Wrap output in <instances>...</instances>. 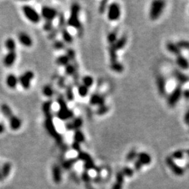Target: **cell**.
<instances>
[{"label": "cell", "mask_w": 189, "mask_h": 189, "mask_svg": "<svg viewBox=\"0 0 189 189\" xmlns=\"http://www.w3.org/2000/svg\"><path fill=\"white\" fill-rule=\"evenodd\" d=\"M138 160L140 162L142 165H148L151 162V158L149 154H148L145 152H142L137 154Z\"/></svg>", "instance_id": "cell-21"}, {"label": "cell", "mask_w": 189, "mask_h": 189, "mask_svg": "<svg viewBox=\"0 0 189 189\" xmlns=\"http://www.w3.org/2000/svg\"><path fill=\"white\" fill-rule=\"evenodd\" d=\"M90 104L91 105H97L98 107L103 106L105 104V97L99 93H94L91 95L90 99Z\"/></svg>", "instance_id": "cell-14"}, {"label": "cell", "mask_w": 189, "mask_h": 189, "mask_svg": "<svg viewBox=\"0 0 189 189\" xmlns=\"http://www.w3.org/2000/svg\"><path fill=\"white\" fill-rule=\"evenodd\" d=\"M78 94L81 97H85L88 95L89 92V88L86 87V86L82 85H79L78 87Z\"/></svg>", "instance_id": "cell-34"}, {"label": "cell", "mask_w": 189, "mask_h": 189, "mask_svg": "<svg viewBox=\"0 0 189 189\" xmlns=\"http://www.w3.org/2000/svg\"><path fill=\"white\" fill-rule=\"evenodd\" d=\"M0 110H1V112L2 113L3 115H4V116L6 117V119H8L9 118H11L14 115V113L11 110V108L8 104L6 103L2 104L1 106H0Z\"/></svg>", "instance_id": "cell-20"}, {"label": "cell", "mask_w": 189, "mask_h": 189, "mask_svg": "<svg viewBox=\"0 0 189 189\" xmlns=\"http://www.w3.org/2000/svg\"><path fill=\"white\" fill-rule=\"evenodd\" d=\"M18 78L14 74H10L6 78V84L9 88L14 89L18 84Z\"/></svg>", "instance_id": "cell-16"}, {"label": "cell", "mask_w": 189, "mask_h": 189, "mask_svg": "<svg viewBox=\"0 0 189 189\" xmlns=\"http://www.w3.org/2000/svg\"><path fill=\"white\" fill-rule=\"evenodd\" d=\"M44 29L45 31H47V32H51V31H52L53 30L52 22H47V21H46V23L44 25Z\"/></svg>", "instance_id": "cell-49"}, {"label": "cell", "mask_w": 189, "mask_h": 189, "mask_svg": "<svg viewBox=\"0 0 189 189\" xmlns=\"http://www.w3.org/2000/svg\"><path fill=\"white\" fill-rule=\"evenodd\" d=\"M11 165L9 163H5L4 165L2 166V168L1 170V172L2 175L3 176V177H7V176H8L9 173H10L11 171Z\"/></svg>", "instance_id": "cell-36"}, {"label": "cell", "mask_w": 189, "mask_h": 189, "mask_svg": "<svg viewBox=\"0 0 189 189\" xmlns=\"http://www.w3.org/2000/svg\"><path fill=\"white\" fill-rule=\"evenodd\" d=\"M109 54L110 56L111 63H114L117 62V50L114 47V44L109 45Z\"/></svg>", "instance_id": "cell-28"}, {"label": "cell", "mask_w": 189, "mask_h": 189, "mask_svg": "<svg viewBox=\"0 0 189 189\" xmlns=\"http://www.w3.org/2000/svg\"><path fill=\"white\" fill-rule=\"evenodd\" d=\"M51 106L52 102L51 101H47L44 103L42 106V110L46 116L51 115Z\"/></svg>", "instance_id": "cell-32"}, {"label": "cell", "mask_w": 189, "mask_h": 189, "mask_svg": "<svg viewBox=\"0 0 189 189\" xmlns=\"http://www.w3.org/2000/svg\"><path fill=\"white\" fill-rule=\"evenodd\" d=\"M66 55L69 57L70 60H73L75 58V53H74V51H73L72 49H68Z\"/></svg>", "instance_id": "cell-51"}, {"label": "cell", "mask_w": 189, "mask_h": 189, "mask_svg": "<svg viewBox=\"0 0 189 189\" xmlns=\"http://www.w3.org/2000/svg\"><path fill=\"white\" fill-rule=\"evenodd\" d=\"M86 188H87V189H93V188H92L90 184H89V187L88 186H86Z\"/></svg>", "instance_id": "cell-61"}, {"label": "cell", "mask_w": 189, "mask_h": 189, "mask_svg": "<svg viewBox=\"0 0 189 189\" xmlns=\"http://www.w3.org/2000/svg\"><path fill=\"white\" fill-rule=\"evenodd\" d=\"M3 179H4V177H3V176L2 175V172H1V170H0V181H2Z\"/></svg>", "instance_id": "cell-60"}, {"label": "cell", "mask_w": 189, "mask_h": 189, "mask_svg": "<svg viewBox=\"0 0 189 189\" xmlns=\"http://www.w3.org/2000/svg\"><path fill=\"white\" fill-rule=\"evenodd\" d=\"M5 47L9 51H15L16 49V42L13 38H8L5 41Z\"/></svg>", "instance_id": "cell-27"}, {"label": "cell", "mask_w": 189, "mask_h": 189, "mask_svg": "<svg viewBox=\"0 0 189 189\" xmlns=\"http://www.w3.org/2000/svg\"><path fill=\"white\" fill-rule=\"evenodd\" d=\"M41 15L44 18L47 22H52L58 15V11L54 8L48 7V6H44L42 8Z\"/></svg>", "instance_id": "cell-9"}, {"label": "cell", "mask_w": 189, "mask_h": 189, "mask_svg": "<svg viewBox=\"0 0 189 189\" xmlns=\"http://www.w3.org/2000/svg\"><path fill=\"white\" fill-rule=\"evenodd\" d=\"M184 122L186 125H189V110L186 113L184 116Z\"/></svg>", "instance_id": "cell-55"}, {"label": "cell", "mask_w": 189, "mask_h": 189, "mask_svg": "<svg viewBox=\"0 0 189 189\" xmlns=\"http://www.w3.org/2000/svg\"><path fill=\"white\" fill-rule=\"evenodd\" d=\"M176 63L177 64V65L181 68L183 69H188L189 67V63L188 60L186 58L182 56L181 55H179L178 56H176Z\"/></svg>", "instance_id": "cell-18"}, {"label": "cell", "mask_w": 189, "mask_h": 189, "mask_svg": "<svg viewBox=\"0 0 189 189\" xmlns=\"http://www.w3.org/2000/svg\"><path fill=\"white\" fill-rule=\"evenodd\" d=\"M174 76L176 79L178 81V82L180 83L181 85L184 84V83L188 81V77L186 75V74H183L179 70H175L174 72Z\"/></svg>", "instance_id": "cell-22"}, {"label": "cell", "mask_w": 189, "mask_h": 189, "mask_svg": "<svg viewBox=\"0 0 189 189\" xmlns=\"http://www.w3.org/2000/svg\"><path fill=\"white\" fill-rule=\"evenodd\" d=\"M74 142H78V143L81 144L85 141V136L80 130H77V131H75V132H74Z\"/></svg>", "instance_id": "cell-29"}, {"label": "cell", "mask_w": 189, "mask_h": 189, "mask_svg": "<svg viewBox=\"0 0 189 189\" xmlns=\"http://www.w3.org/2000/svg\"><path fill=\"white\" fill-rule=\"evenodd\" d=\"M8 120L9 121V126L12 131H18L22 126V120L19 117L15 116L14 114Z\"/></svg>", "instance_id": "cell-15"}, {"label": "cell", "mask_w": 189, "mask_h": 189, "mask_svg": "<svg viewBox=\"0 0 189 189\" xmlns=\"http://www.w3.org/2000/svg\"><path fill=\"white\" fill-rule=\"evenodd\" d=\"M142 164L139 162V161L137 160V161H136L135 162V170H140L141 168H142Z\"/></svg>", "instance_id": "cell-54"}, {"label": "cell", "mask_w": 189, "mask_h": 189, "mask_svg": "<svg viewBox=\"0 0 189 189\" xmlns=\"http://www.w3.org/2000/svg\"><path fill=\"white\" fill-rule=\"evenodd\" d=\"M108 111H109V107H108L107 105H103V106H100L98 107L97 111H96V114H97V115H104L106 113L108 112Z\"/></svg>", "instance_id": "cell-41"}, {"label": "cell", "mask_w": 189, "mask_h": 189, "mask_svg": "<svg viewBox=\"0 0 189 189\" xmlns=\"http://www.w3.org/2000/svg\"><path fill=\"white\" fill-rule=\"evenodd\" d=\"M42 92H43V94L44 95V96H46V97H51L54 95V90L51 86L46 85V86H44V87L43 88Z\"/></svg>", "instance_id": "cell-31"}, {"label": "cell", "mask_w": 189, "mask_h": 189, "mask_svg": "<svg viewBox=\"0 0 189 189\" xmlns=\"http://www.w3.org/2000/svg\"><path fill=\"white\" fill-rule=\"evenodd\" d=\"M22 11L27 20L32 23H38L41 20V15L35 8L30 5H24Z\"/></svg>", "instance_id": "cell-5"}, {"label": "cell", "mask_w": 189, "mask_h": 189, "mask_svg": "<svg viewBox=\"0 0 189 189\" xmlns=\"http://www.w3.org/2000/svg\"><path fill=\"white\" fill-rule=\"evenodd\" d=\"M127 36L125 35H123L117 39V41L116 42L115 44H114V47L116 49L117 51L120 50V49L123 48L125 47V46L126 45L127 43Z\"/></svg>", "instance_id": "cell-24"}, {"label": "cell", "mask_w": 189, "mask_h": 189, "mask_svg": "<svg viewBox=\"0 0 189 189\" xmlns=\"http://www.w3.org/2000/svg\"><path fill=\"white\" fill-rule=\"evenodd\" d=\"M70 59L67 55H61L60 56H58L56 59V64L60 66H67V64H69L70 63Z\"/></svg>", "instance_id": "cell-26"}, {"label": "cell", "mask_w": 189, "mask_h": 189, "mask_svg": "<svg viewBox=\"0 0 189 189\" xmlns=\"http://www.w3.org/2000/svg\"><path fill=\"white\" fill-rule=\"evenodd\" d=\"M76 161H77V159H74V158H71V159L64 161V162L63 163V168L65 170L70 169L71 167H72L74 165V164L76 163Z\"/></svg>", "instance_id": "cell-38"}, {"label": "cell", "mask_w": 189, "mask_h": 189, "mask_svg": "<svg viewBox=\"0 0 189 189\" xmlns=\"http://www.w3.org/2000/svg\"><path fill=\"white\" fill-rule=\"evenodd\" d=\"M45 127L49 134H50L53 137H54L55 141L57 142V143L61 144L62 142H63V137H62V136L57 132L56 128H55L54 125L53 121L52 115L46 116Z\"/></svg>", "instance_id": "cell-4"}, {"label": "cell", "mask_w": 189, "mask_h": 189, "mask_svg": "<svg viewBox=\"0 0 189 189\" xmlns=\"http://www.w3.org/2000/svg\"><path fill=\"white\" fill-rule=\"evenodd\" d=\"M83 119L81 117H77L75 118L73 120L72 122H69L66 124V129L67 131H77V130H80L83 125Z\"/></svg>", "instance_id": "cell-13"}, {"label": "cell", "mask_w": 189, "mask_h": 189, "mask_svg": "<svg viewBox=\"0 0 189 189\" xmlns=\"http://www.w3.org/2000/svg\"><path fill=\"white\" fill-rule=\"evenodd\" d=\"M108 2L107 1H102L101 2L100 7H99V11H100V14H104V12L106 11V10L108 8Z\"/></svg>", "instance_id": "cell-44"}, {"label": "cell", "mask_w": 189, "mask_h": 189, "mask_svg": "<svg viewBox=\"0 0 189 189\" xmlns=\"http://www.w3.org/2000/svg\"><path fill=\"white\" fill-rule=\"evenodd\" d=\"M17 58V53L15 51H9L3 58V64L7 67L13 66Z\"/></svg>", "instance_id": "cell-10"}, {"label": "cell", "mask_w": 189, "mask_h": 189, "mask_svg": "<svg viewBox=\"0 0 189 189\" xmlns=\"http://www.w3.org/2000/svg\"><path fill=\"white\" fill-rule=\"evenodd\" d=\"M80 6L77 3H74L71 7V11L69 17L67 20V25L69 27L75 28L77 30H81V23L79 20V12H80Z\"/></svg>", "instance_id": "cell-1"}, {"label": "cell", "mask_w": 189, "mask_h": 189, "mask_svg": "<svg viewBox=\"0 0 189 189\" xmlns=\"http://www.w3.org/2000/svg\"><path fill=\"white\" fill-rule=\"evenodd\" d=\"M35 77V74L32 71H26L25 72L21 74L18 78V82H19L21 86L25 90L29 89L31 86V82Z\"/></svg>", "instance_id": "cell-8"}, {"label": "cell", "mask_w": 189, "mask_h": 189, "mask_svg": "<svg viewBox=\"0 0 189 189\" xmlns=\"http://www.w3.org/2000/svg\"><path fill=\"white\" fill-rule=\"evenodd\" d=\"M166 48L167 51L170 53L176 55V56H178V55H179L181 53V49L179 48V46L176 45V44H175V43L173 42H170L167 43L166 45Z\"/></svg>", "instance_id": "cell-19"}, {"label": "cell", "mask_w": 189, "mask_h": 189, "mask_svg": "<svg viewBox=\"0 0 189 189\" xmlns=\"http://www.w3.org/2000/svg\"><path fill=\"white\" fill-rule=\"evenodd\" d=\"M72 148H74V150L76 151H81V147H80V144L78 143V142H74L73 144H72Z\"/></svg>", "instance_id": "cell-53"}, {"label": "cell", "mask_w": 189, "mask_h": 189, "mask_svg": "<svg viewBox=\"0 0 189 189\" xmlns=\"http://www.w3.org/2000/svg\"><path fill=\"white\" fill-rule=\"evenodd\" d=\"M5 129H6V128H5L4 124L0 122V134H2V133L4 132L5 131Z\"/></svg>", "instance_id": "cell-57"}, {"label": "cell", "mask_w": 189, "mask_h": 189, "mask_svg": "<svg viewBox=\"0 0 189 189\" xmlns=\"http://www.w3.org/2000/svg\"><path fill=\"white\" fill-rule=\"evenodd\" d=\"M165 7V2L163 1H153L151 2L149 17L151 20H156L158 19L163 13L164 8Z\"/></svg>", "instance_id": "cell-3"}, {"label": "cell", "mask_w": 189, "mask_h": 189, "mask_svg": "<svg viewBox=\"0 0 189 189\" xmlns=\"http://www.w3.org/2000/svg\"><path fill=\"white\" fill-rule=\"evenodd\" d=\"M182 95L184 96L186 99H189V90H186V91L183 92Z\"/></svg>", "instance_id": "cell-58"}, {"label": "cell", "mask_w": 189, "mask_h": 189, "mask_svg": "<svg viewBox=\"0 0 189 189\" xmlns=\"http://www.w3.org/2000/svg\"><path fill=\"white\" fill-rule=\"evenodd\" d=\"M137 151H135V150H132L131 151H130V152L128 153V154L127 155V157H126V160L128 161H132L134 160L135 158H137Z\"/></svg>", "instance_id": "cell-43"}, {"label": "cell", "mask_w": 189, "mask_h": 189, "mask_svg": "<svg viewBox=\"0 0 189 189\" xmlns=\"http://www.w3.org/2000/svg\"><path fill=\"white\" fill-rule=\"evenodd\" d=\"M182 89L181 86H177L167 97V104L171 108L175 107L182 96Z\"/></svg>", "instance_id": "cell-7"}, {"label": "cell", "mask_w": 189, "mask_h": 189, "mask_svg": "<svg viewBox=\"0 0 189 189\" xmlns=\"http://www.w3.org/2000/svg\"><path fill=\"white\" fill-rule=\"evenodd\" d=\"M112 189H122V184H120V183L116 182V184H114L113 186Z\"/></svg>", "instance_id": "cell-56"}, {"label": "cell", "mask_w": 189, "mask_h": 189, "mask_svg": "<svg viewBox=\"0 0 189 189\" xmlns=\"http://www.w3.org/2000/svg\"><path fill=\"white\" fill-rule=\"evenodd\" d=\"M53 171V180L55 183H60L62 179V176H61V170L60 167L58 165H54L52 169Z\"/></svg>", "instance_id": "cell-23"}, {"label": "cell", "mask_w": 189, "mask_h": 189, "mask_svg": "<svg viewBox=\"0 0 189 189\" xmlns=\"http://www.w3.org/2000/svg\"><path fill=\"white\" fill-rule=\"evenodd\" d=\"M156 86L159 94L161 96H165L166 95V81L165 78L163 76L159 75L156 78Z\"/></svg>", "instance_id": "cell-12"}, {"label": "cell", "mask_w": 189, "mask_h": 189, "mask_svg": "<svg viewBox=\"0 0 189 189\" xmlns=\"http://www.w3.org/2000/svg\"><path fill=\"white\" fill-rule=\"evenodd\" d=\"M166 163L167 164V165H168L170 167V168L172 169V171L174 172L175 173H176V175H183V173H184V170H183L181 168V167H179V166H177L176 165L171 157L167 158Z\"/></svg>", "instance_id": "cell-17"}, {"label": "cell", "mask_w": 189, "mask_h": 189, "mask_svg": "<svg viewBox=\"0 0 189 189\" xmlns=\"http://www.w3.org/2000/svg\"><path fill=\"white\" fill-rule=\"evenodd\" d=\"M53 47L55 49L60 50V49H63L64 48V44L61 41H55L53 44Z\"/></svg>", "instance_id": "cell-48"}, {"label": "cell", "mask_w": 189, "mask_h": 189, "mask_svg": "<svg viewBox=\"0 0 189 189\" xmlns=\"http://www.w3.org/2000/svg\"><path fill=\"white\" fill-rule=\"evenodd\" d=\"M66 97H67V100L69 102H72L74 98L73 88L71 86H67V88L66 89Z\"/></svg>", "instance_id": "cell-40"}, {"label": "cell", "mask_w": 189, "mask_h": 189, "mask_svg": "<svg viewBox=\"0 0 189 189\" xmlns=\"http://www.w3.org/2000/svg\"><path fill=\"white\" fill-rule=\"evenodd\" d=\"M18 39L23 46L25 47H31L33 44V41L31 36L26 32H20L18 35Z\"/></svg>", "instance_id": "cell-11"}, {"label": "cell", "mask_w": 189, "mask_h": 189, "mask_svg": "<svg viewBox=\"0 0 189 189\" xmlns=\"http://www.w3.org/2000/svg\"><path fill=\"white\" fill-rule=\"evenodd\" d=\"M82 82L83 86H85L89 88L90 87H91V86L93 85L94 80L93 78L91 76H85L83 77Z\"/></svg>", "instance_id": "cell-35"}, {"label": "cell", "mask_w": 189, "mask_h": 189, "mask_svg": "<svg viewBox=\"0 0 189 189\" xmlns=\"http://www.w3.org/2000/svg\"><path fill=\"white\" fill-rule=\"evenodd\" d=\"M176 45L179 46V48L181 49H187L189 50V41H186V40H181V41L176 43Z\"/></svg>", "instance_id": "cell-42"}, {"label": "cell", "mask_w": 189, "mask_h": 189, "mask_svg": "<svg viewBox=\"0 0 189 189\" xmlns=\"http://www.w3.org/2000/svg\"><path fill=\"white\" fill-rule=\"evenodd\" d=\"M123 179H124V175L122 173V172H120L117 174L116 175V182L120 183V184H123Z\"/></svg>", "instance_id": "cell-52"}, {"label": "cell", "mask_w": 189, "mask_h": 189, "mask_svg": "<svg viewBox=\"0 0 189 189\" xmlns=\"http://www.w3.org/2000/svg\"><path fill=\"white\" fill-rule=\"evenodd\" d=\"M84 167H85V169L86 170L95 169V164L93 163V161H92V160L86 161V162H85L84 163Z\"/></svg>", "instance_id": "cell-45"}, {"label": "cell", "mask_w": 189, "mask_h": 189, "mask_svg": "<svg viewBox=\"0 0 189 189\" xmlns=\"http://www.w3.org/2000/svg\"><path fill=\"white\" fill-rule=\"evenodd\" d=\"M122 173L123 174L124 176H132L133 175V170L130 168V167H125L122 171Z\"/></svg>", "instance_id": "cell-47"}, {"label": "cell", "mask_w": 189, "mask_h": 189, "mask_svg": "<svg viewBox=\"0 0 189 189\" xmlns=\"http://www.w3.org/2000/svg\"><path fill=\"white\" fill-rule=\"evenodd\" d=\"M77 158H78L79 160H83L84 162H86V161L92 160L91 156H90L88 153H86V152H83V151H81L79 152L78 156H77Z\"/></svg>", "instance_id": "cell-39"}, {"label": "cell", "mask_w": 189, "mask_h": 189, "mask_svg": "<svg viewBox=\"0 0 189 189\" xmlns=\"http://www.w3.org/2000/svg\"><path fill=\"white\" fill-rule=\"evenodd\" d=\"M81 177H82L83 181L84 182H86V184H88V183L90 182V181H91V177H90V176L88 174L87 172H83V174L81 175Z\"/></svg>", "instance_id": "cell-50"}, {"label": "cell", "mask_w": 189, "mask_h": 189, "mask_svg": "<svg viewBox=\"0 0 189 189\" xmlns=\"http://www.w3.org/2000/svg\"><path fill=\"white\" fill-rule=\"evenodd\" d=\"M120 16V6L116 2H113L108 6L107 18L110 21H116L119 20Z\"/></svg>", "instance_id": "cell-6"}, {"label": "cell", "mask_w": 189, "mask_h": 189, "mask_svg": "<svg viewBox=\"0 0 189 189\" xmlns=\"http://www.w3.org/2000/svg\"><path fill=\"white\" fill-rule=\"evenodd\" d=\"M184 156V152L182 151H176L172 155V158L181 159Z\"/></svg>", "instance_id": "cell-46"}, {"label": "cell", "mask_w": 189, "mask_h": 189, "mask_svg": "<svg viewBox=\"0 0 189 189\" xmlns=\"http://www.w3.org/2000/svg\"><path fill=\"white\" fill-rule=\"evenodd\" d=\"M186 153H187V154L188 155V156H189V149H188V150H187L186 151Z\"/></svg>", "instance_id": "cell-62"}, {"label": "cell", "mask_w": 189, "mask_h": 189, "mask_svg": "<svg viewBox=\"0 0 189 189\" xmlns=\"http://www.w3.org/2000/svg\"><path fill=\"white\" fill-rule=\"evenodd\" d=\"M59 84L61 85V86H63V84H64V79H61L60 80V82H59Z\"/></svg>", "instance_id": "cell-59"}, {"label": "cell", "mask_w": 189, "mask_h": 189, "mask_svg": "<svg viewBox=\"0 0 189 189\" xmlns=\"http://www.w3.org/2000/svg\"><path fill=\"white\" fill-rule=\"evenodd\" d=\"M110 67L113 71H114V72H118V73L122 72L124 69L123 64L121 63H120L119 62H118V61L116 62V63H111Z\"/></svg>", "instance_id": "cell-33"}, {"label": "cell", "mask_w": 189, "mask_h": 189, "mask_svg": "<svg viewBox=\"0 0 189 189\" xmlns=\"http://www.w3.org/2000/svg\"><path fill=\"white\" fill-rule=\"evenodd\" d=\"M76 67L73 64L69 63L65 66V73L67 75L69 76H72L74 74H76Z\"/></svg>", "instance_id": "cell-37"}, {"label": "cell", "mask_w": 189, "mask_h": 189, "mask_svg": "<svg viewBox=\"0 0 189 189\" xmlns=\"http://www.w3.org/2000/svg\"><path fill=\"white\" fill-rule=\"evenodd\" d=\"M61 34L64 42L67 43V44H71V43H72L73 36L69 33V31L67 30V28L64 27V28L61 29Z\"/></svg>", "instance_id": "cell-25"}, {"label": "cell", "mask_w": 189, "mask_h": 189, "mask_svg": "<svg viewBox=\"0 0 189 189\" xmlns=\"http://www.w3.org/2000/svg\"><path fill=\"white\" fill-rule=\"evenodd\" d=\"M58 102L60 105V109L57 113V116L58 119L62 120H67L74 117L73 111L67 107L65 100L63 96H59L58 98Z\"/></svg>", "instance_id": "cell-2"}, {"label": "cell", "mask_w": 189, "mask_h": 189, "mask_svg": "<svg viewBox=\"0 0 189 189\" xmlns=\"http://www.w3.org/2000/svg\"><path fill=\"white\" fill-rule=\"evenodd\" d=\"M118 39V32L116 30L112 31V32H109L107 35V42L109 43V45L114 44L116 43Z\"/></svg>", "instance_id": "cell-30"}]
</instances>
